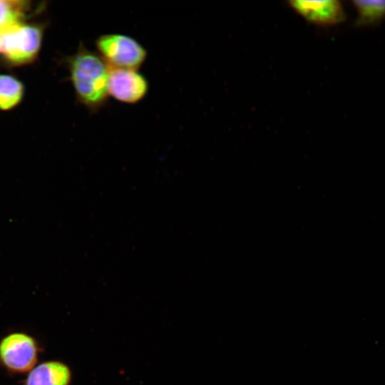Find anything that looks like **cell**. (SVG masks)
I'll use <instances>...</instances> for the list:
<instances>
[{
    "instance_id": "obj_1",
    "label": "cell",
    "mask_w": 385,
    "mask_h": 385,
    "mask_svg": "<svg viewBox=\"0 0 385 385\" xmlns=\"http://www.w3.org/2000/svg\"><path fill=\"white\" fill-rule=\"evenodd\" d=\"M76 101L96 113L108 103L109 66L94 51L80 42L77 51L64 61Z\"/></svg>"
},
{
    "instance_id": "obj_2",
    "label": "cell",
    "mask_w": 385,
    "mask_h": 385,
    "mask_svg": "<svg viewBox=\"0 0 385 385\" xmlns=\"http://www.w3.org/2000/svg\"><path fill=\"white\" fill-rule=\"evenodd\" d=\"M44 27L26 22L17 24L0 34V53L4 63L16 67L31 64L38 58Z\"/></svg>"
},
{
    "instance_id": "obj_3",
    "label": "cell",
    "mask_w": 385,
    "mask_h": 385,
    "mask_svg": "<svg viewBox=\"0 0 385 385\" xmlns=\"http://www.w3.org/2000/svg\"><path fill=\"white\" fill-rule=\"evenodd\" d=\"M95 45L98 53L110 68L138 70L147 58V51L143 45L125 34L101 35Z\"/></svg>"
},
{
    "instance_id": "obj_4",
    "label": "cell",
    "mask_w": 385,
    "mask_h": 385,
    "mask_svg": "<svg viewBox=\"0 0 385 385\" xmlns=\"http://www.w3.org/2000/svg\"><path fill=\"white\" fill-rule=\"evenodd\" d=\"M38 347L35 340L22 333L6 336L0 343V360L9 370L26 372L37 361Z\"/></svg>"
},
{
    "instance_id": "obj_5",
    "label": "cell",
    "mask_w": 385,
    "mask_h": 385,
    "mask_svg": "<svg viewBox=\"0 0 385 385\" xmlns=\"http://www.w3.org/2000/svg\"><path fill=\"white\" fill-rule=\"evenodd\" d=\"M148 82L138 70L110 68L108 89L109 96L126 104H135L148 92Z\"/></svg>"
},
{
    "instance_id": "obj_6",
    "label": "cell",
    "mask_w": 385,
    "mask_h": 385,
    "mask_svg": "<svg viewBox=\"0 0 385 385\" xmlns=\"http://www.w3.org/2000/svg\"><path fill=\"white\" fill-rule=\"evenodd\" d=\"M288 4L307 22L318 26L337 25L346 18L342 4L337 0H294Z\"/></svg>"
},
{
    "instance_id": "obj_7",
    "label": "cell",
    "mask_w": 385,
    "mask_h": 385,
    "mask_svg": "<svg viewBox=\"0 0 385 385\" xmlns=\"http://www.w3.org/2000/svg\"><path fill=\"white\" fill-rule=\"evenodd\" d=\"M71 373L59 361L43 362L32 369L24 385H69Z\"/></svg>"
},
{
    "instance_id": "obj_8",
    "label": "cell",
    "mask_w": 385,
    "mask_h": 385,
    "mask_svg": "<svg viewBox=\"0 0 385 385\" xmlns=\"http://www.w3.org/2000/svg\"><path fill=\"white\" fill-rule=\"evenodd\" d=\"M31 8L28 1L0 0V34L24 22Z\"/></svg>"
},
{
    "instance_id": "obj_9",
    "label": "cell",
    "mask_w": 385,
    "mask_h": 385,
    "mask_svg": "<svg viewBox=\"0 0 385 385\" xmlns=\"http://www.w3.org/2000/svg\"><path fill=\"white\" fill-rule=\"evenodd\" d=\"M351 2L357 12L356 27L376 26L385 19V0H354Z\"/></svg>"
},
{
    "instance_id": "obj_10",
    "label": "cell",
    "mask_w": 385,
    "mask_h": 385,
    "mask_svg": "<svg viewBox=\"0 0 385 385\" xmlns=\"http://www.w3.org/2000/svg\"><path fill=\"white\" fill-rule=\"evenodd\" d=\"M24 86L16 77L0 74V110L9 111L18 106L23 99Z\"/></svg>"
}]
</instances>
